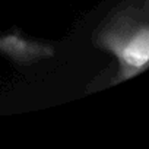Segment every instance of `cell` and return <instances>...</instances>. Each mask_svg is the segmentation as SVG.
Instances as JSON below:
<instances>
[{"instance_id": "1", "label": "cell", "mask_w": 149, "mask_h": 149, "mask_svg": "<svg viewBox=\"0 0 149 149\" xmlns=\"http://www.w3.org/2000/svg\"><path fill=\"white\" fill-rule=\"evenodd\" d=\"M148 35L146 32H142L127 45L124 51V58L133 66H142L148 61Z\"/></svg>"}]
</instances>
